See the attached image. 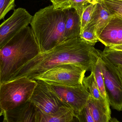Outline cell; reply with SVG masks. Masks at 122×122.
I'll list each match as a JSON object with an SVG mask.
<instances>
[{"instance_id":"cell-12","label":"cell","mask_w":122,"mask_h":122,"mask_svg":"<svg viewBox=\"0 0 122 122\" xmlns=\"http://www.w3.org/2000/svg\"><path fill=\"white\" fill-rule=\"evenodd\" d=\"M113 14L102 0H97L91 18L86 27L94 28L96 34L107 24Z\"/></svg>"},{"instance_id":"cell-21","label":"cell","mask_w":122,"mask_h":122,"mask_svg":"<svg viewBox=\"0 0 122 122\" xmlns=\"http://www.w3.org/2000/svg\"><path fill=\"white\" fill-rule=\"evenodd\" d=\"M97 1L93 3L87 5L84 9L80 17L81 21V32L82 33L86 26L90 20Z\"/></svg>"},{"instance_id":"cell-15","label":"cell","mask_w":122,"mask_h":122,"mask_svg":"<svg viewBox=\"0 0 122 122\" xmlns=\"http://www.w3.org/2000/svg\"><path fill=\"white\" fill-rule=\"evenodd\" d=\"M81 32L80 17L76 11L69 9L65 24L64 41L79 37Z\"/></svg>"},{"instance_id":"cell-23","label":"cell","mask_w":122,"mask_h":122,"mask_svg":"<svg viewBox=\"0 0 122 122\" xmlns=\"http://www.w3.org/2000/svg\"><path fill=\"white\" fill-rule=\"evenodd\" d=\"M102 1L112 13H117L122 15V1L117 0Z\"/></svg>"},{"instance_id":"cell-3","label":"cell","mask_w":122,"mask_h":122,"mask_svg":"<svg viewBox=\"0 0 122 122\" xmlns=\"http://www.w3.org/2000/svg\"><path fill=\"white\" fill-rule=\"evenodd\" d=\"M69 9H55L53 5L40 9L30 24L41 53L51 50L64 41L65 24Z\"/></svg>"},{"instance_id":"cell-22","label":"cell","mask_w":122,"mask_h":122,"mask_svg":"<svg viewBox=\"0 0 122 122\" xmlns=\"http://www.w3.org/2000/svg\"><path fill=\"white\" fill-rule=\"evenodd\" d=\"M15 0H0V20L4 19L7 13L14 10Z\"/></svg>"},{"instance_id":"cell-13","label":"cell","mask_w":122,"mask_h":122,"mask_svg":"<svg viewBox=\"0 0 122 122\" xmlns=\"http://www.w3.org/2000/svg\"><path fill=\"white\" fill-rule=\"evenodd\" d=\"M4 111L9 122H34L36 108L30 102L14 109Z\"/></svg>"},{"instance_id":"cell-28","label":"cell","mask_w":122,"mask_h":122,"mask_svg":"<svg viewBox=\"0 0 122 122\" xmlns=\"http://www.w3.org/2000/svg\"><path fill=\"white\" fill-rule=\"evenodd\" d=\"M80 122L79 120V119L77 116L76 114L73 117L72 119H71L70 122Z\"/></svg>"},{"instance_id":"cell-10","label":"cell","mask_w":122,"mask_h":122,"mask_svg":"<svg viewBox=\"0 0 122 122\" xmlns=\"http://www.w3.org/2000/svg\"><path fill=\"white\" fill-rule=\"evenodd\" d=\"M99 41L106 47L122 44V15L113 13L107 24L96 33Z\"/></svg>"},{"instance_id":"cell-18","label":"cell","mask_w":122,"mask_h":122,"mask_svg":"<svg viewBox=\"0 0 122 122\" xmlns=\"http://www.w3.org/2000/svg\"><path fill=\"white\" fill-rule=\"evenodd\" d=\"M97 1V0H69L67 2L62 5L60 8L74 9L81 17L84 8L90 4L95 3Z\"/></svg>"},{"instance_id":"cell-27","label":"cell","mask_w":122,"mask_h":122,"mask_svg":"<svg viewBox=\"0 0 122 122\" xmlns=\"http://www.w3.org/2000/svg\"><path fill=\"white\" fill-rule=\"evenodd\" d=\"M1 84V82L0 70V87ZM4 112V110L2 109V107H1V105L0 102V117L1 116H3Z\"/></svg>"},{"instance_id":"cell-17","label":"cell","mask_w":122,"mask_h":122,"mask_svg":"<svg viewBox=\"0 0 122 122\" xmlns=\"http://www.w3.org/2000/svg\"><path fill=\"white\" fill-rule=\"evenodd\" d=\"M91 71H92L94 73L97 84L102 97L104 99H108L105 90L104 77L100 67L99 58L92 67Z\"/></svg>"},{"instance_id":"cell-7","label":"cell","mask_w":122,"mask_h":122,"mask_svg":"<svg viewBox=\"0 0 122 122\" xmlns=\"http://www.w3.org/2000/svg\"><path fill=\"white\" fill-rule=\"evenodd\" d=\"M37 84L30 99L35 107L47 114H54L67 107L47 84L36 80Z\"/></svg>"},{"instance_id":"cell-24","label":"cell","mask_w":122,"mask_h":122,"mask_svg":"<svg viewBox=\"0 0 122 122\" xmlns=\"http://www.w3.org/2000/svg\"><path fill=\"white\" fill-rule=\"evenodd\" d=\"M75 114L80 122H95L87 104L80 112Z\"/></svg>"},{"instance_id":"cell-1","label":"cell","mask_w":122,"mask_h":122,"mask_svg":"<svg viewBox=\"0 0 122 122\" xmlns=\"http://www.w3.org/2000/svg\"><path fill=\"white\" fill-rule=\"evenodd\" d=\"M100 57V51L76 37L40 53L24 65L11 80L23 77L34 80L52 68L66 64L80 65L91 71Z\"/></svg>"},{"instance_id":"cell-8","label":"cell","mask_w":122,"mask_h":122,"mask_svg":"<svg viewBox=\"0 0 122 122\" xmlns=\"http://www.w3.org/2000/svg\"><path fill=\"white\" fill-rule=\"evenodd\" d=\"M48 85L51 90L75 114H78L86 106L90 96L83 84L77 87Z\"/></svg>"},{"instance_id":"cell-14","label":"cell","mask_w":122,"mask_h":122,"mask_svg":"<svg viewBox=\"0 0 122 122\" xmlns=\"http://www.w3.org/2000/svg\"><path fill=\"white\" fill-rule=\"evenodd\" d=\"M75 114L72 109L66 107L54 114L44 113L36 108L34 122H69Z\"/></svg>"},{"instance_id":"cell-32","label":"cell","mask_w":122,"mask_h":122,"mask_svg":"<svg viewBox=\"0 0 122 122\" xmlns=\"http://www.w3.org/2000/svg\"><path fill=\"white\" fill-rule=\"evenodd\" d=\"M119 0L121 1H122V0Z\"/></svg>"},{"instance_id":"cell-16","label":"cell","mask_w":122,"mask_h":122,"mask_svg":"<svg viewBox=\"0 0 122 122\" xmlns=\"http://www.w3.org/2000/svg\"><path fill=\"white\" fill-rule=\"evenodd\" d=\"M91 72L89 76L84 77L82 84L86 88L91 97L96 99H104L99 90L94 73Z\"/></svg>"},{"instance_id":"cell-20","label":"cell","mask_w":122,"mask_h":122,"mask_svg":"<svg viewBox=\"0 0 122 122\" xmlns=\"http://www.w3.org/2000/svg\"><path fill=\"white\" fill-rule=\"evenodd\" d=\"M79 37L83 41L93 46L99 41L95 28L93 27H86L80 34Z\"/></svg>"},{"instance_id":"cell-19","label":"cell","mask_w":122,"mask_h":122,"mask_svg":"<svg viewBox=\"0 0 122 122\" xmlns=\"http://www.w3.org/2000/svg\"><path fill=\"white\" fill-rule=\"evenodd\" d=\"M102 54L105 56L110 62L116 67L122 66V51L111 49L105 46Z\"/></svg>"},{"instance_id":"cell-30","label":"cell","mask_w":122,"mask_h":122,"mask_svg":"<svg viewBox=\"0 0 122 122\" xmlns=\"http://www.w3.org/2000/svg\"><path fill=\"white\" fill-rule=\"evenodd\" d=\"M109 122H120L115 118H112Z\"/></svg>"},{"instance_id":"cell-31","label":"cell","mask_w":122,"mask_h":122,"mask_svg":"<svg viewBox=\"0 0 122 122\" xmlns=\"http://www.w3.org/2000/svg\"><path fill=\"white\" fill-rule=\"evenodd\" d=\"M117 67L119 71L120 72L122 77V66H117Z\"/></svg>"},{"instance_id":"cell-26","label":"cell","mask_w":122,"mask_h":122,"mask_svg":"<svg viewBox=\"0 0 122 122\" xmlns=\"http://www.w3.org/2000/svg\"><path fill=\"white\" fill-rule=\"evenodd\" d=\"M109 48L111 49H113V50L122 51V44L113 46H111Z\"/></svg>"},{"instance_id":"cell-11","label":"cell","mask_w":122,"mask_h":122,"mask_svg":"<svg viewBox=\"0 0 122 122\" xmlns=\"http://www.w3.org/2000/svg\"><path fill=\"white\" fill-rule=\"evenodd\" d=\"M87 105L95 122H109L112 117L108 99H96L90 96Z\"/></svg>"},{"instance_id":"cell-9","label":"cell","mask_w":122,"mask_h":122,"mask_svg":"<svg viewBox=\"0 0 122 122\" xmlns=\"http://www.w3.org/2000/svg\"><path fill=\"white\" fill-rule=\"evenodd\" d=\"M33 16L25 9H14L13 14L0 25V49L30 23Z\"/></svg>"},{"instance_id":"cell-5","label":"cell","mask_w":122,"mask_h":122,"mask_svg":"<svg viewBox=\"0 0 122 122\" xmlns=\"http://www.w3.org/2000/svg\"><path fill=\"white\" fill-rule=\"evenodd\" d=\"M86 71L80 65L64 64L48 70L34 80L42 81L50 85L77 87L82 84Z\"/></svg>"},{"instance_id":"cell-25","label":"cell","mask_w":122,"mask_h":122,"mask_svg":"<svg viewBox=\"0 0 122 122\" xmlns=\"http://www.w3.org/2000/svg\"><path fill=\"white\" fill-rule=\"evenodd\" d=\"M52 2L53 6L55 9L60 8L61 6L69 0H50Z\"/></svg>"},{"instance_id":"cell-4","label":"cell","mask_w":122,"mask_h":122,"mask_svg":"<svg viewBox=\"0 0 122 122\" xmlns=\"http://www.w3.org/2000/svg\"><path fill=\"white\" fill-rule=\"evenodd\" d=\"M37 84L36 80L26 77L1 83L0 102L2 109L12 110L29 102Z\"/></svg>"},{"instance_id":"cell-2","label":"cell","mask_w":122,"mask_h":122,"mask_svg":"<svg viewBox=\"0 0 122 122\" xmlns=\"http://www.w3.org/2000/svg\"><path fill=\"white\" fill-rule=\"evenodd\" d=\"M41 53L31 28H23L0 49L1 84L11 80L24 65Z\"/></svg>"},{"instance_id":"cell-29","label":"cell","mask_w":122,"mask_h":122,"mask_svg":"<svg viewBox=\"0 0 122 122\" xmlns=\"http://www.w3.org/2000/svg\"><path fill=\"white\" fill-rule=\"evenodd\" d=\"M3 116V120L2 122H9L7 115H6L5 112V111L4 112Z\"/></svg>"},{"instance_id":"cell-6","label":"cell","mask_w":122,"mask_h":122,"mask_svg":"<svg viewBox=\"0 0 122 122\" xmlns=\"http://www.w3.org/2000/svg\"><path fill=\"white\" fill-rule=\"evenodd\" d=\"M104 81L105 90L110 106L122 111V77L117 67L112 64L100 51L99 58Z\"/></svg>"}]
</instances>
